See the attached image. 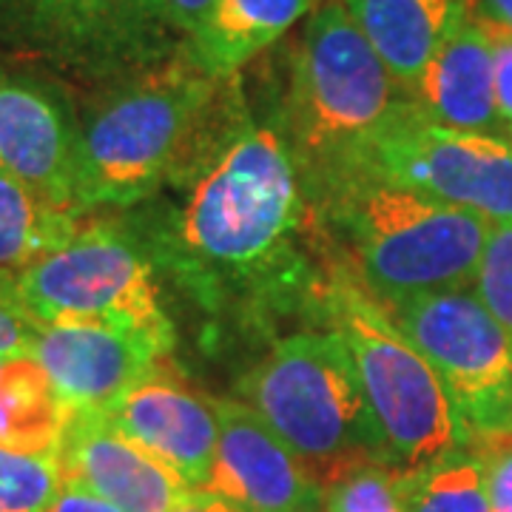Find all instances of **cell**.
Wrapping results in <instances>:
<instances>
[{"mask_svg":"<svg viewBox=\"0 0 512 512\" xmlns=\"http://www.w3.org/2000/svg\"><path fill=\"white\" fill-rule=\"evenodd\" d=\"M308 202L285 137L239 117L165 211L160 256L202 293L274 285L296 274Z\"/></svg>","mask_w":512,"mask_h":512,"instance_id":"obj_1","label":"cell"},{"mask_svg":"<svg viewBox=\"0 0 512 512\" xmlns=\"http://www.w3.org/2000/svg\"><path fill=\"white\" fill-rule=\"evenodd\" d=\"M234 100L237 77L202 72L188 46L128 74L77 120L74 208H128L163 185L183 183L205 163L202 151L225 140L208 134H220Z\"/></svg>","mask_w":512,"mask_h":512,"instance_id":"obj_2","label":"cell"},{"mask_svg":"<svg viewBox=\"0 0 512 512\" xmlns=\"http://www.w3.org/2000/svg\"><path fill=\"white\" fill-rule=\"evenodd\" d=\"M316 200L342 237L350 262L382 308L476 282L493 222L367 174H345Z\"/></svg>","mask_w":512,"mask_h":512,"instance_id":"obj_3","label":"cell"},{"mask_svg":"<svg viewBox=\"0 0 512 512\" xmlns=\"http://www.w3.org/2000/svg\"><path fill=\"white\" fill-rule=\"evenodd\" d=\"M407 94L353 23L342 0H322L291 49L285 143L305 191L339 177Z\"/></svg>","mask_w":512,"mask_h":512,"instance_id":"obj_4","label":"cell"},{"mask_svg":"<svg viewBox=\"0 0 512 512\" xmlns=\"http://www.w3.org/2000/svg\"><path fill=\"white\" fill-rule=\"evenodd\" d=\"M328 328L350 353L376 436V461L416 470L470 447L453 404L390 313L348 274H330L319 288Z\"/></svg>","mask_w":512,"mask_h":512,"instance_id":"obj_5","label":"cell"},{"mask_svg":"<svg viewBox=\"0 0 512 512\" xmlns=\"http://www.w3.org/2000/svg\"><path fill=\"white\" fill-rule=\"evenodd\" d=\"M239 402L328 481L356 458L376 461V436L345 342L336 330L282 339L237 384Z\"/></svg>","mask_w":512,"mask_h":512,"instance_id":"obj_6","label":"cell"},{"mask_svg":"<svg viewBox=\"0 0 512 512\" xmlns=\"http://www.w3.org/2000/svg\"><path fill=\"white\" fill-rule=\"evenodd\" d=\"M6 288L37 325H120L174 336L151 259L120 228L86 222Z\"/></svg>","mask_w":512,"mask_h":512,"instance_id":"obj_7","label":"cell"},{"mask_svg":"<svg viewBox=\"0 0 512 512\" xmlns=\"http://www.w3.org/2000/svg\"><path fill=\"white\" fill-rule=\"evenodd\" d=\"M345 174L379 177L430 200L476 211L493 225L512 222L510 140L439 126L413 100L396 106L339 177Z\"/></svg>","mask_w":512,"mask_h":512,"instance_id":"obj_8","label":"cell"},{"mask_svg":"<svg viewBox=\"0 0 512 512\" xmlns=\"http://www.w3.org/2000/svg\"><path fill=\"white\" fill-rule=\"evenodd\" d=\"M384 311L433 367L467 439L512 433V333L476 293H430Z\"/></svg>","mask_w":512,"mask_h":512,"instance_id":"obj_9","label":"cell"},{"mask_svg":"<svg viewBox=\"0 0 512 512\" xmlns=\"http://www.w3.org/2000/svg\"><path fill=\"white\" fill-rule=\"evenodd\" d=\"M171 29L165 0H0V46L83 77L160 63Z\"/></svg>","mask_w":512,"mask_h":512,"instance_id":"obj_10","label":"cell"},{"mask_svg":"<svg viewBox=\"0 0 512 512\" xmlns=\"http://www.w3.org/2000/svg\"><path fill=\"white\" fill-rule=\"evenodd\" d=\"M174 336L120 325H37L29 356L74 410H106L168 362Z\"/></svg>","mask_w":512,"mask_h":512,"instance_id":"obj_11","label":"cell"},{"mask_svg":"<svg viewBox=\"0 0 512 512\" xmlns=\"http://www.w3.org/2000/svg\"><path fill=\"white\" fill-rule=\"evenodd\" d=\"M217 421L208 493L237 512H325V484L248 404L217 399Z\"/></svg>","mask_w":512,"mask_h":512,"instance_id":"obj_12","label":"cell"},{"mask_svg":"<svg viewBox=\"0 0 512 512\" xmlns=\"http://www.w3.org/2000/svg\"><path fill=\"white\" fill-rule=\"evenodd\" d=\"M63 481H74L123 512H174L191 487L103 410L69 413L57 450Z\"/></svg>","mask_w":512,"mask_h":512,"instance_id":"obj_13","label":"cell"},{"mask_svg":"<svg viewBox=\"0 0 512 512\" xmlns=\"http://www.w3.org/2000/svg\"><path fill=\"white\" fill-rule=\"evenodd\" d=\"M74 157L77 117L63 94L35 74L0 66V171L74 208Z\"/></svg>","mask_w":512,"mask_h":512,"instance_id":"obj_14","label":"cell"},{"mask_svg":"<svg viewBox=\"0 0 512 512\" xmlns=\"http://www.w3.org/2000/svg\"><path fill=\"white\" fill-rule=\"evenodd\" d=\"M117 430L165 461L191 490H205L217 458V399H205L165 362L103 410Z\"/></svg>","mask_w":512,"mask_h":512,"instance_id":"obj_15","label":"cell"},{"mask_svg":"<svg viewBox=\"0 0 512 512\" xmlns=\"http://www.w3.org/2000/svg\"><path fill=\"white\" fill-rule=\"evenodd\" d=\"M407 100L444 128L507 137V123L495 103L493 55L476 12L447 35Z\"/></svg>","mask_w":512,"mask_h":512,"instance_id":"obj_16","label":"cell"},{"mask_svg":"<svg viewBox=\"0 0 512 512\" xmlns=\"http://www.w3.org/2000/svg\"><path fill=\"white\" fill-rule=\"evenodd\" d=\"M407 97L473 0H342Z\"/></svg>","mask_w":512,"mask_h":512,"instance_id":"obj_17","label":"cell"},{"mask_svg":"<svg viewBox=\"0 0 512 512\" xmlns=\"http://www.w3.org/2000/svg\"><path fill=\"white\" fill-rule=\"evenodd\" d=\"M316 0H214L208 15L188 35V52L202 72L217 80L237 77L251 60L308 18Z\"/></svg>","mask_w":512,"mask_h":512,"instance_id":"obj_18","label":"cell"},{"mask_svg":"<svg viewBox=\"0 0 512 512\" xmlns=\"http://www.w3.org/2000/svg\"><path fill=\"white\" fill-rule=\"evenodd\" d=\"M69 407L32 356L3 359L0 365V447L57 456Z\"/></svg>","mask_w":512,"mask_h":512,"instance_id":"obj_19","label":"cell"},{"mask_svg":"<svg viewBox=\"0 0 512 512\" xmlns=\"http://www.w3.org/2000/svg\"><path fill=\"white\" fill-rule=\"evenodd\" d=\"M86 214L43 197L0 171V279H15L52 254L83 225Z\"/></svg>","mask_w":512,"mask_h":512,"instance_id":"obj_20","label":"cell"},{"mask_svg":"<svg viewBox=\"0 0 512 512\" xmlns=\"http://www.w3.org/2000/svg\"><path fill=\"white\" fill-rule=\"evenodd\" d=\"M404 512H490L484 464L473 447L402 473Z\"/></svg>","mask_w":512,"mask_h":512,"instance_id":"obj_21","label":"cell"},{"mask_svg":"<svg viewBox=\"0 0 512 512\" xmlns=\"http://www.w3.org/2000/svg\"><path fill=\"white\" fill-rule=\"evenodd\" d=\"M325 512H404L402 470L356 458L325 481Z\"/></svg>","mask_w":512,"mask_h":512,"instance_id":"obj_22","label":"cell"},{"mask_svg":"<svg viewBox=\"0 0 512 512\" xmlns=\"http://www.w3.org/2000/svg\"><path fill=\"white\" fill-rule=\"evenodd\" d=\"M60 484L57 456L0 447V512H49Z\"/></svg>","mask_w":512,"mask_h":512,"instance_id":"obj_23","label":"cell"},{"mask_svg":"<svg viewBox=\"0 0 512 512\" xmlns=\"http://www.w3.org/2000/svg\"><path fill=\"white\" fill-rule=\"evenodd\" d=\"M473 285L484 308L512 333V222L490 228Z\"/></svg>","mask_w":512,"mask_h":512,"instance_id":"obj_24","label":"cell"},{"mask_svg":"<svg viewBox=\"0 0 512 512\" xmlns=\"http://www.w3.org/2000/svg\"><path fill=\"white\" fill-rule=\"evenodd\" d=\"M484 464L490 512H512V433H495L470 441Z\"/></svg>","mask_w":512,"mask_h":512,"instance_id":"obj_25","label":"cell"},{"mask_svg":"<svg viewBox=\"0 0 512 512\" xmlns=\"http://www.w3.org/2000/svg\"><path fill=\"white\" fill-rule=\"evenodd\" d=\"M35 333L37 322L23 313V308L6 288V279H0V359L29 356Z\"/></svg>","mask_w":512,"mask_h":512,"instance_id":"obj_26","label":"cell"},{"mask_svg":"<svg viewBox=\"0 0 512 512\" xmlns=\"http://www.w3.org/2000/svg\"><path fill=\"white\" fill-rule=\"evenodd\" d=\"M481 29H484V35H487L490 55H493L495 103H498V111H501L504 123L510 126L512 123V32L510 29H504V26H495V23H490V20H481Z\"/></svg>","mask_w":512,"mask_h":512,"instance_id":"obj_27","label":"cell"},{"mask_svg":"<svg viewBox=\"0 0 512 512\" xmlns=\"http://www.w3.org/2000/svg\"><path fill=\"white\" fill-rule=\"evenodd\" d=\"M49 512H123L117 510L114 504H109L106 498L94 495L92 490L74 484V481H63L60 490H57L55 501Z\"/></svg>","mask_w":512,"mask_h":512,"instance_id":"obj_28","label":"cell"},{"mask_svg":"<svg viewBox=\"0 0 512 512\" xmlns=\"http://www.w3.org/2000/svg\"><path fill=\"white\" fill-rule=\"evenodd\" d=\"M165 6H168V15L174 20V26L188 37L208 15L214 0H165Z\"/></svg>","mask_w":512,"mask_h":512,"instance_id":"obj_29","label":"cell"},{"mask_svg":"<svg viewBox=\"0 0 512 512\" xmlns=\"http://www.w3.org/2000/svg\"><path fill=\"white\" fill-rule=\"evenodd\" d=\"M174 512H237L225 498L208 490H191L185 495V501Z\"/></svg>","mask_w":512,"mask_h":512,"instance_id":"obj_30","label":"cell"},{"mask_svg":"<svg viewBox=\"0 0 512 512\" xmlns=\"http://www.w3.org/2000/svg\"><path fill=\"white\" fill-rule=\"evenodd\" d=\"M473 12L481 20H490L512 32V0H473Z\"/></svg>","mask_w":512,"mask_h":512,"instance_id":"obj_31","label":"cell"},{"mask_svg":"<svg viewBox=\"0 0 512 512\" xmlns=\"http://www.w3.org/2000/svg\"><path fill=\"white\" fill-rule=\"evenodd\" d=\"M507 140H510V143H512V123H510V126H507Z\"/></svg>","mask_w":512,"mask_h":512,"instance_id":"obj_32","label":"cell"},{"mask_svg":"<svg viewBox=\"0 0 512 512\" xmlns=\"http://www.w3.org/2000/svg\"><path fill=\"white\" fill-rule=\"evenodd\" d=\"M0 365H3V359H0Z\"/></svg>","mask_w":512,"mask_h":512,"instance_id":"obj_33","label":"cell"}]
</instances>
